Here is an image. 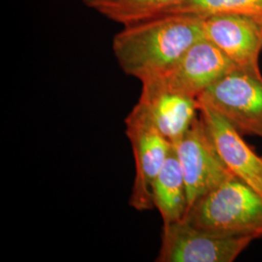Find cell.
<instances>
[{
	"label": "cell",
	"mask_w": 262,
	"mask_h": 262,
	"mask_svg": "<svg viewBox=\"0 0 262 262\" xmlns=\"http://www.w3.org/2000/svg\"><path fill=\"white\" fill-rule=\"evenodd\" d=\"M204 37V18L166 14L124 26L113 39V52L122 71L140 82L159 77Z\"/></svg>",
	"instance_id": "obj_1"
},
{
	"label": "cell",
	"mask_w": 262,
	"mask_h": 262,
	"mask_svg": "<svg viewBox=\"0 0 262 262\" xmlns=\"http://www.w3.org/2000/svg\"><path fill=\"white\" fill-rule=\"evenodd\" d=\"M184 221L215 234L262 238V196L229 179L197 199Z\"/></svg>",
	"instance_id": "obj_2"
},
{
	"label": "cell",
	"mask_w": 262,
	"mask_h": 262,
	"mask_svg": "<svg viewBox=\"0 0 262 262\" xmlns=\"http://www.w3.org/2000/svg\"><path fill=\"white\" fill-rule=\"evenodd\" d=\"M242 135L262 139V74L259 67L235 66L197 97Z\"/></svg>",
	"instance_id": "obj_3"
},
{
	"label": "cell",
	"mask_w": 262,
	"mask_h": 262,
	"mask_svg": "<svg viewBox=\"0 0 262 262\" xmlns=\"http://www.w3.org/2000/svg\"><path fill=\"white\" fill-rule=\"evenodd\" d=\"M253 240L212 233L183 220L163 225L156 261L232 262Z\"/></svg>",
	"instance_id": "obj_4"
},
{
	"label": "cell",
	"mask_w": 262,
	"mask_h": 262,
	"mask_svg": "<svg viewBox=\"0 0 262 262\" xmlns=\"http://www.w3.org/2000/svg\"><path fill=\"white\" fill-rule=\"evenodd\" d=\"M173 146L186 182L188 209L208 191L234 178L215 149L200 113Z\"/></svg>",
	"instance_id": "obj_5"
},
{
	"label": "cell",
	"mask_w": 262,
	"mask_h": 262,
	"mask_svg": "<svg viewBox=\"0 0 262 262\" xmlns=\"http://www.w3.org/2000/svg\"><path fill=\"white\" fill-rule=\"evenodd\" d=\"M141 83L140 98L131 112L174 145L199 115L197 98L170 90L157 78Z\"/></svg>",
	"instance_id": "obj_6"
},
{
	"label": "cell",
	"mask_w": 262,
	"mask_h": 262,
	"mask_svg": "<svg viewBox=\"0 0 262 262\" xmlns=\"http://www.w3.org/2000/svg\"><path fill=\"white\" fill-rule=\"evenodd\" d=\"M126 135L135 161V179L129 205L137 211L154 209V184L164 165L173 144L135 114L125 119Z\"/></svg>",
	"instance_id": "obj_7"
},
{
	"label": "cell",
	"mask_w": 262,
	"mask_h": 262,
	"mask_svg": "<svg viewBox=\"0 0 262 262\" xmlns=\"http://www.w3.org/2000/svg\"><path fill=\"white\" fill-rule=\"evenodd\" d=\"M204 37L240 67H259L262 16L219 14L204 18Z\"/></svg>",
	"instance_id": "obj_8"
},
{
	"label": "cell",
	"mask_w": 262,
	"mask_h": 262,
	"mask_svg": "<svg viewBox=\"0 0 262 262\" xmlns=\"http://www.w3.org/2000/svg\"><path fill=\"white\" fill-rule=\"evenodd\" d=\"M235 66L211 41L203 37L167 72L155 78L172 91L197 98Z\"/></svg>",
	"instance_id": "obj_9"
},
{
	"label": "cell",
	"mask_w": 262,
	"mask_h": 262,
	"mask_svg": "<svg viewBox=\"0 0 262 262\" xmlns=\"http://www.w3.org/2000/svg\"><path fill=\"white\" fill-rule=\"evenodd\" d=\"M198 105L200 116L227 168L235 178L262 196L261 157L224 117L206 105Z\"/></svg>",
	"instance_id": "obj_10"
},
{
	"label": "cell",
	"mask_w": 262,
	"mask_h": 262,
	"mask_svg": "<svg viewBox=\"0 0 262 262\" xmlns=\"http://www.w3.org/2000/svg\"><path fill=\"white\" fill-rule=\"evenodd\" d=\"M152 200L163 225L183 221L187 215V187L174 146L155 181Z\"/></svg>",
	"instance_id": "obj_11"
},
{
	"label": "cell",
	"mask_w": 262,
	"mask_h": 262,
	"mask_svg": "<svg viewBox=\"0 0 262 262\" xmlns=\"http://www.w3.org/2000/svg\"><path fill=\"white\" fill-rule=\"evenodd\" d=\"M105 18L124 26L166 15L185 0H79Z\"/></svg>",
	"instance_id": "obj_12"
},
{
	"label": "cell",
	"mask_w": 262,
	"mask_h": 262,
	"mask_svg": "<svg viewBox=\"0 0 262 262\" xmlns=\"http://www.w3.org/2000/svg\"><path fill=\"white\" fill-rule=\"evenodd\" d=\"M190 14L207 18L219 14L262 16V0H185L168 14Z\"/></svg>",
	"instance_id": "obj_13"
}]
</instances>
